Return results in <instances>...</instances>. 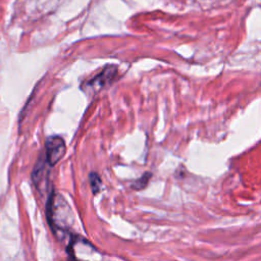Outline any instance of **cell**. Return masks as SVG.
I'll use <instances>...</instances> for the list:
<instances>
[{
	"mask_svg": "<svg viewBox=\"0 0 261 261\" xmlns=\"http://www.w3.org/2000/svg\"><path fill=\"white\" fill-rule=\"evenodd\" d=\"M66 146L64 140L59 136H51L45 142L46 160L50 166L56 165L64 156Z\"/></svg>",
	"mask_w": 261,
	"mask_h": 261,
	"instance_id": "7a4b0ae2",
	"label": "cell"
},
{
	"mask_svg": "<svg viewBox=\"0 0 261 261\" xmlns=\"http://www.w3.org/2000/svg\"><path fill=\"white\" fill-rule=\"evenodd\" d=\"M116 67L115 66H106L101 73H99L94 79L88 81L86 85V90L91 91L92 93H97L101 89H103L105 86L111 83V81L114 79L116 74Z\"/></svg>",
	"mask_w": 261,
	"mask_h": 261,
	"instance_id": "3957f363",
	"label": "cell"
},
{
	"mask_svg": "<svg viewBox=\"0 0 261 261\" xmlns=\"http://www.w3.org/2000/svg\"><path fill=\"white\" fill-rule=\"evenodd\" d=\"M90 182H91V188L93 193H97L101 187V179L96 173H91L90 175Z\"/></svg>",
	"mask_w": 261,
	"mask_h": 261,
	"instance_id": "5b68a950",
	"label": "cell"
},
{
	"mask_svg": "<svg viewBox=\"0 0 261 261\" xmlns=\"http://www.w3.org/2000/svg\"><path fill=\"white\" fill-rule=\"evenodd\" d=\"M48 221L54 230L67 232L73 224L72 210L66 200L59 194L51 193L47 203Z\"/></svg>",
	"mask_w": 261,
	"mask_h": 261,
	"instance_id": "6da1fadb",
	"label": "cell"
},
{
	"mask_svg": "<svg viewBox=\"0 0 261 261\" xmlns=\"http://www.w3.org/2000/svg\"><path fill=\"white\" fill-rule=\"evenodd\" d=\"M150 175H151L150 173H145L144 176H142L141 178H139V179L134 184V189H137V190L143 189V188L147 185Z\"/></svg>",
	"mask_w": 261,
	"mask_h": 261,
	"instance_id": "8992f818",
	"label": "cell"
},
{
	"mask_svg": "<svg viewBox=\"0 0 261 261\" xmlns=\"http://www.w3.org/2000/svg\"><path fill=\"white\" fill-rule=\"evenodd\" d=\"M47 163L48 162L45 158L43 162H38L35 166L34 173H33V180L38 189H41L42 187L46 188V182L48 180V170L46 168Z\"/></svg>",
	"mask_w": 261,
	"mask_h": 261,
	"instance_id": "277c9868",
	"label": "cell"
}]
</instances>
